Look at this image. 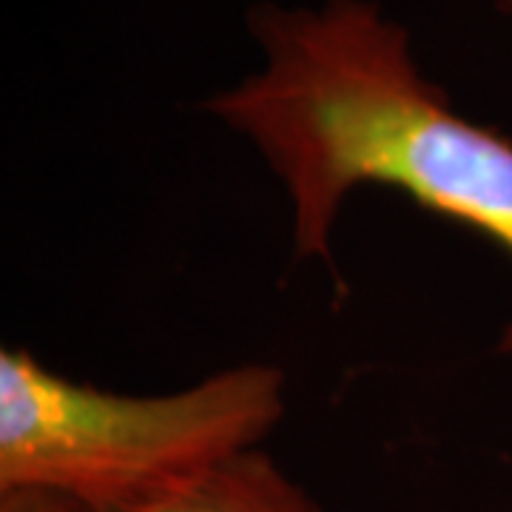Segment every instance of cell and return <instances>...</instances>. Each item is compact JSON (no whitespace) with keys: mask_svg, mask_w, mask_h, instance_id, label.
Segmentation results:
<instances>
[{"mask_svg":"<svg viewBox=\"0 0 512 512\" xmlns=\"http://www.w3.org/2000/svg\"><path fill=\"white\" fill-rule=\"evenodd\" d=\"M0 512H322L274 458L248 450L168 493L126 507H83L46 493H0Z\"/></svg>","mask_w":512,"mask_h":512,"instance_id":"3957f363","label":"cell"},{"mask_svg":"<svg viewBox=\"0 0 512 512\" xmlns=\"http://www.w3.org/2000/svg\"><path fill=\"white\" fill-rule=\"evenodd\" d=\"M487 3H490L493 9H498V12H501L504 18L512 20V0H487Z\"/></svg>","mask_w":512,"mask_h":512,"instance_id":"277c9868","label":"cell"},{"mask_svg":"<svg viewBox=\"0 0 512 512\" xmlns=\"http://www.w3.org/2000/svg\"><path fill=\"white\" fill-rule=\"evenodd\" d=\"M285 419V373L234 365L185 390L131 396L0 350V493L126 507L259 450Z\"/></svg>","mask_w":512,"mask_h":512,"instance_id":"7a4b0ae2","label":"cell"},{"mask_svg":"<svg viewBox=\"0 0 512 512\" xmlns=\"http://www.w3.org/2000/svg\"><path fill=\"white\" fill-rule=\"evenodd\" d=\"M248 32L256 66L205 111L285 188L299 259L333 268L339 214L365 185L402 191L512 259V140L453 106L379 0H262ZM498 350L512 353V322Z\"/></svg>","mask_w":512,"mask_h":512,"instance_id":"6da1fadb","label":"cell"}]
</instances>
